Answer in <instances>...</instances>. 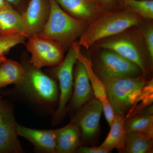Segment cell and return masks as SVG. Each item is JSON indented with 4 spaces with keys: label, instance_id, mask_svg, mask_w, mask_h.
I'll use <instances>...</instances> for the list:
<instances>
[{
    "label": "cell",
    "instance_id": "obj_17",
    "mask_svg": "<svg viewBox=\"0 0 153 153\" xmlns=\"http://www.w3.org/2000/svg\"><path fill=\"white\" fill-rule=\"evenodd\" d=\"M125 114L123 113H115L114 118L108 135L100 147L111 152L114 149L119 151L124 149L126 131L125 128Z\"/></svg>",
    "mask_w": 153,
    "mask_h": 153
},
{
    "label": "cell",
    "instance_id": "obj_28",
    "mask_svg": "<svg viewBox=\"0 0 153 153\" xmlns=\"http://www.w3.org/2000/svg\"><path fill=\"white\" fill-rule=\"evenodd\" d=\"M4 1L11 5L13 7H17V10L19 12V7L22 0H4Z\"/></svg>",
    "mask_w": 153,
    "mask_h": 153
},
{
    "label": "cell",
    "instance_id": "obj_8",
    "mask_svg": "<svg viewBox=\"0 0 153 153\" xmlns=\"http://www.w3.org/2000/svg\"><path fill=\"white\" fill-rule=\"evenodd\" d=\"M77 59L73 47L69 49L62 62L54 68V73L59 82L60 94L59 105L55 113V119H60L66 109V105L71 97L73 85V71Z\"/></svg>",
    "mask_w": 153,
    "mask_h": 153
},
{
    "label": "cell",
    "instance_id": "obj_20",
    "mask_svg": "<svg viewBox=\"0 0 153 153\" xmlns=\"http://www.w3.org/2000/svg\"><path fill=\"white\" fill-rule=\"evenodd\" d=\"M24 74L21 63L7 59L0 64V89L10 84L19 86L24 80Z\"/></svg>",
    "mask_w": 153,
    "mask_h": 153
},
{
    "label": "cell",
    "instance_id": "obj_29",
    "mask_svg": "<svg viewBox=\"0 0 153 153\" xmlns=\"http://www.w3.org/2000/svg\"><path fill=\"white\" fill-rule=\"evenodd\" d=\"M8 3L6 2L4 0H0V9L5 7Z\"/></svg>",
    "mask_w": 153,
    "mask_h": 153
},
{
    "label": "cell",
    "instance_id": "obj_12",
    "mask_svg": "<svg viewBox=\"0 0 153 153\" xmlns=\"http://www.w3.org/2000/svg\"><path fill=\"white\" fill-rule=\"evenodd\" d=\"M50 13L49 0H30L22 13L28 38L41 32L49 19Z\"/></svg>",
    "mask_w": 153,
    "mask_h": 153
},
{
    "label": "cell",
    "instance_id": "obj_9",
    "mask_svg": "<svg viewBox=\"0 0 153 153\" xmlns=\"http://www.w3.org/2000/svg\"><path fill=\"white\" fill-rule=\"evenodd\" d=\"M18 124L10 105L0 101V153L24 152L18 138Z\"/></svg>",
    "mask_w": 153,
    "mask_h": 153
},
{
    "label": "cell",
    "instance_id": "obj_21",
    "mask_svg": "<svg viewBox=\"0 0 153 153\" xmlns=\"http://www.w3.org/2000/svg\"><path fill=\"white\" fill-rule=\"evenodd\" d=\"M153 139L137 132L126 134L125 149L122 152L128 153H148L152 152Z\"/></svg>",
    "mask_w": 153,
    "mask_h": 153
},
{
    "label": "cell",
    "instance_id": "obj_5",
    "mask_svg": "<svg viewBox=\"0 0 153 153\" xmlns=\"http://www.w3.org/2000/svg\"><path fill=\"white\" fill-rule=\"evenodd\" d=\"M97 49L91 56L92 68L101 80L109 78L129 76L138 77L143 75L137 65L109 49Z\"/></svg>",
    "mask_w": 153,
    "mask_h": 153
},
{
    "label": "cell",
    "instance_id": "obj_7",
    "mask_svg": "<svg viewBox=\"0 0 153 153\" xmlns=\"http://www.w3.org/2000/svg\"><path fill=\"white\" fill-rule=\"evenodd\" d=\"M25 44L27 51L31 55L29 62L38 69L58 66L64 59L65 49L57 41L36 35L28 38Z\"/></svg>",
    "mask_w": 153,
    "mask_h": 153
},
{
    "label": "cell",
    "instance_id": "obj_27",
    "mask_svg": "<svg viewBox=\"0 0 153 153\" xmlns=\"http://www.w3.org/2000/svg\"><path fill=\"white\" fill-rule=\"evenodd\" d=\"M76 152L79 153H108L103 149L97 147L79 146L76 151Z\"/></svg>",
    "mask_w": 153,
    "mask_h": 153
},
{
    "label": "cell",
    "instance_id": "obj_6",
    "mask_svg": "<svg viewBox=\"0 0 153 153\" xmlns=\"http://www.w3.org/2000/svg\"><path fill=\"white\" fill-rule=\"evenodd\" d=\"M24 69V78L18 86L29 97L42 103H53L57 101L58 91L57 83L48 76L33 66L26 55L22 57L21 63Z\"/></svg>",
    "mask_w": 153,
    "mask_h": 153
},
{
    "label": "cell",
    "instance_id": "obj_22",
    "mask_svg": "<svg viewBox=\"0 0 153 153\" xmlns=\"http://www.w3.org/2000/svg\"><path fill=\"white\" fill-rule=\"evenodd\" d=\"M123 10L139 15L144 20L153 19V0H123Z\"/></svg>",
    "mask_w": 153,
    "mask_h": 153
},
{
    "label": "cell",
    "instance_id": "obj_10",
    "mask_svg": "<svg viewBox=\"0 0 153 153\" xmlns=\"http://www.w3.org/2000/svg\"><path fill=\"white\" fill-rule=\"evenodd\" d=\"M71 122L79 127L82 139L89 140L98 132L103 107L95 97L90 100L76 111Z\"/></svg>",
    "mask_w": 153,
    "mask_h": 153
},
{
    "label": "cell",
    "instance_id": "obj_31",
    "mask_svg": "<svg viewBox=\"0 0 153 153\" xmlns=\"http://www.w3.org/2000/svg\"><path fill=\"white\" fill-rule=\"evenodd\" d=\"M0 99H1V96H0Z\"/></svg>",
    "mask_w": 153,
    "mask_h": 153
},
{
    "label": "cell",
    "instance_id": "obj_3",
    "mask_svg": "<svg viewBox=\"0 0 153 153\" xmlns=\"http://www.w3.org/2000/svg\"><path fill=\"white\" fill-rule=\"evenodd\" d=\"M50 13L44 27L37 36L60 43L69 49L87 27V23L75 19L62 9L55 0H49Z\"/></svg>",
    "mask_w": 153,
    "mask_h": 153
},
{
    "label": "cell",
    "instance_id": "obj_2",
    "mask_svg": "<svg viewBox=\"0 0 153 153\" xmlns=\"http://www.w3.org/2000/svg\"><path fill=\"white\" fill-rule=\"evenodd\" d=\"M144 21L139 15L124 10L103 11L95 21L88 25L79 37L78 44L88 49L97 41L138 26Z\"/></svg>",
    "mask_w": 153,
    "mask_h": 153
},
{
    "label": "cell",
    "instance_id": "obj_18",
    "mask_svg": "<svg viewBox=\"0 0 153 153\" xmlns=\"http://www.w3.org/2000/svg\"><path fill=\"white\" fill-rule=\"evenodd\" d=\"M14 33L27 36L22 14L8 4L0 9V34Z\"/></svg>",
    "mask_w": 153,
    "mask_h": 153
},
{
    "label": "cell",
    "instance_id": "obj_24",
    "mask_svg": "<svg viewBox=\"0 0 153 153\" xmlns=\"http://www.w3.org/2000/svg\"><path fill=\"white\" fill-rule=\"evenodd\" d=\"M27 36L23 33L0 34V56L8 54L14 47L20 44H26Z\"/></svg>",
    "mask_w": 153,
    "mask_h": 153
},
{
    "label": "cell",
    "instance_id": "obj_1",
    "mask_svg": "<svg viewBox=\"0 0 153 153\" xmlns=\"http://www.w3.org/2000/svg\"><path fill=\"white\" fill-rule=\"evenodd\" d=\"M94 48L109 49L137 65L146 79L153 69V61L146 47L138 26L102 39L93 44Z\"/></svg>",
    "mask_w": 153,
    "mask_h": 153
},
{
    "label": "cell",
    "instance_id": "obj_16",
    "mask_svg": "<svg viewBox=\"0 0 153 153\" xmlns=\"http://www.w3.org/2000/svg\"><path fill=\"white\" fill-rule=\"evenodd\" d=\"M55 131L56 153H71L76 152L80 145L81 132L78 126L71 122Z\"/></svg>",
    "mask_w": 153,
    "mask_h": 153
},
{
    "label": "cell",
    "instance_id": "obj_30",
    "mask_svg": "<svg viewBox=\"0 0 153 153\" xmlns=\"http://www.w3.org/2000/svg\"><path fill=\"white\" fill-rule=\"evenodd\" d=\"M6 60H7V58L5 55L0 56V64Z\"/></svg>",
    "mask_w": 153,
    "mask_h": 153
},
{
    "label": "cell",
    "instance_id": "obj_13",
    "mask_svg": "<svg viewBox=\"0 0 153 153\" xmlns=\"http://www.w3.org/2000/svg\"><path fill=\"white\" fill-rule=\"evenodd\" d=\"M75 65L74 92L68 107L71 111H77L88 101L94 98L93 89L85 66L77 60Z\"/></svg>",
    "mask_w": 153,
    "mask_h": 153
},
{
    "label": "cell",
    "instance_id": "obj_14",
    "mask_svg": "<svg viewBox=\"0 0 153 153\" xmlns=\"http://www.w3.org/2000/svg\"><path fill=\"white\" fill-rule=\"evenodd\" d=\"M63 10L75 19L92 23L103 10L95 0H55Z\"/></svg>",
    "mask_w": 153,
    "mask_h": 153
},
{
    "label": "cell",
    "instance_id": "obj_23",
    "mask_svg": "<svg viewBox=\"0 0 153 153\" xmlns=\"http://www.w3.org/2000/svg\"><path fill=\"white\" fill-rule=\"evenodd\" d=\"M153 101V79L148 80L142 91L137 104L127 113L125 118L138 114L152 104Z\"/></svg>",
    "mask_w": 153,
    "mask_h": 153
},
{
    "label": "cell",
    "instance_id": "obj_19",
    "mask_svg": "<svg viewBox=\"0 0 153 153\" xmlns=\"http://www.w3.org/2000/svg\"><path fill=\"white\" fill-rule=\"evenodd\" d=\"M140 113L125 118V128L127 132H137L153 138V107H151L148 111Z\"/></svg>",
    "mask_w": 153,
    "mask_h": 153
},
{
    "label": "cell",
    "instance_id": "obj_11",
    "mask_svg": "<svg viewBox=\"0 0 153 153\" xmlns=\"http://www.w3.org/2000/svg\"><path fill=\"white\" fill-rule=\"evenodd\" d=\"M80 47L78 42H74L72 44V47L76 53V59L85 66L93 89L94 97L101 102L105 118L111 127L114 120V113L107 97L104 83L94 73L90 59L81 53Z\"/></svg>",
    "mask_w": 153,
    "mask_h": 153
},
{
    "label": "cell",
    "instance_id": "obj_26",
    "mask_svg": "<svg viewBox=\"0 0 153 153\" xmlns=\"http://www.w3.org/2000/svg\"><path fill=\"white\" fill-rule=\"evenodd\" d=\"M104 11H119L123 10L120 0H95Z\"/></svg>",
    "mask_w": 153,
    "mask_h": 153
},
{
    "label": "cell",
    "instance_id": "obj_25",
    "mask_svg": "<svg viewBox=\"0 0 153 153\" xmlns=\"http://www.w3.org/2000/svg\"><path fill=\"white\" fill-rule=\"evenodd\" d=\"M146 23L143 22L139 25L138 27L142 35L151 60L153 62V25L152 21Z\"/></svg>",
    "mask_w": 153,
    "mask_h": 153
},
{
    "label": "cell",
    "instance_id": "obj_15",
    "mask_svg": "<svg viewBox=\"0 0 153 153\" xmlns=\"http://www.w3.org/2000/svg\"><path fill=\"white\" fill-rule=\"evenodd\" d=\"M17 134L30 141L38 150L46 153H56L55 130L35 129L18 124Z\"/></svg>",
    "mask_w": 153,
    "mask_h": 153
},
{
    "label": "cell",
    "instance_id": "obj_4",
    "mask_svg": "<svg viewBox=\"0 0 153 153\" xmlns=\"http://www.w3.org/2000/svg\"><path fill=\"white\" fill-rule=\"evenodd\" d=\"M148 79L142 75L138 77H116L102 80L107 97L114 113H126L137 102L144 86Z\"/></svg>",
    "mask_w": 153,
    "mask_h": 153
},
{
    "label": "cell",
    "instance_id": "obj_32",
    "mask_svg": "<svg viewBox=\"0 0 153 153\" xmlns=\"http://www.w3.org/2000/svg\"></svg>",
    "mask_w": 153,
    "mask_h": 153
}]
</instances>
